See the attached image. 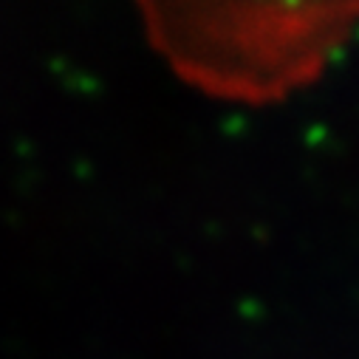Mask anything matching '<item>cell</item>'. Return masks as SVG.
Listing matches in <instances>:
<instances>
[{"label": "cell", "instance_id": "cell-1", "mask_svg": "<svg viewBox=\"0 0 359 359\" xmlns=\"http://www.w3.org/2000/svg\"><path fill=\"white\" fill-rule=\"evenodd\" d=\"M196 23L167 9V23L156 20L158 43L178 68L221 94L260 97L278 94L309 79L351 29L353 6L275 9L272 20H229L226 9H187Z\"/></svg>", "mask_w": 359, "mask_h": 359}]
</instances>
